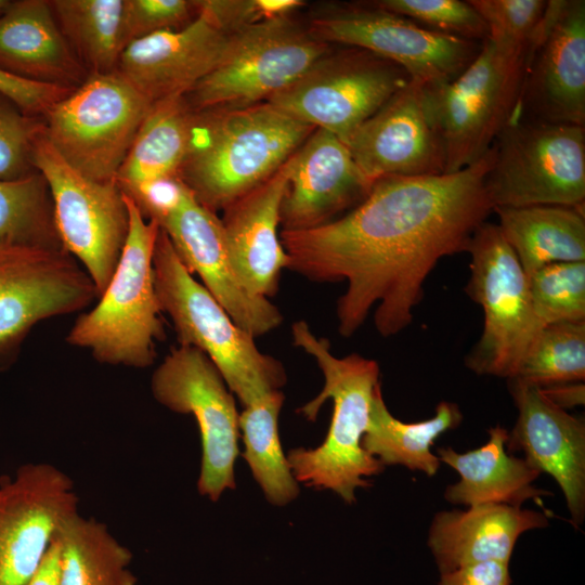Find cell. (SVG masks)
I'll use <instances>...</instances> for the list:
<instances>
[{
    "label": "cell",
    "mask_w": 585,
    "mask_h": 585,
    "mask_svg": "<svg viewBox=\"0 0 585 585\" xmlns=\"http://www.w3.org/2000/svg\"><path fill=\"white\" fill-rule=\"evenodd\" d=\"M494 156L492 145L456 172L382 178L347 214L312 229L282 230L287 269L315 282H347L336 306L341 336H352L373 306L382 337L411 324L438 261L466 251L493 211L485 178Z\"/></svg>",
    "instance_id": "cell-1"
},
{
    "label": "cell",
    "mask_w": 585,
    "mask_h": 585,
    "mask_svg": "<svg viewBox=\"0 0 585 585\" xmlns=\"http://www.w3.org/2000/svg\"><path fill=\"white\" fill-rule=\"evenodd\" d=\"M315 130L269 102L196 110L180 178L211 211L270 178Z\"/></svg>",
    "instance_id": "cell-2"
},
{
    "label": "cell",
    "mask_w": 585,
    "mask_h": 585,
    "mask_svg": "<svg viewBox=\"0 0 585 585\" xmlns=\"http://www.w3.org/2000/svg\"><path fill=\"white\" fill-rule=\"evenodd\" d=\"M291 336L295 346L313 356L324 376L322 391L298 412L313 421L322 405L332 400L333 415L324 442L315 448L290 450L287 461L297 482L329 489L352 504L356 489L372 485L365 478L386 467L362 447L373 395L380 384L379 366L358 353L333 355L330 342L315 336L304 321L292 324Z\"/></svg>",
    "instance_id": "cell-3"
},
{
    "label": "cell",
    "mask_w": 585,
    "mask_h": 585,
    "mask_svg": "<svg viewBox=\"0 0 585 585\" xmlns=\"http://www.w3.org/2000/svg\"><path fill=\"white\" fill-rule=\"evenodd\" d=\"M153 270L160 310L171 318L179 346L205 353L244 407L285 385L282 363L262 353L255 337L240 328L195 280L161 229Z\"/></svg>",
    "instance_id": "cell-4"
},
{
    "label": "cell",
    "mask_w": 585,
    "mask_h": 585,
    "mask_svg": "<svg viewBox=\"0 0 585 585\" xmlns=\"http://www.w3.org/2000/svg\"><path fill=\"white\" fill-rule=\"evenodd\" d=\"M123 196L129 232L120 259L98 303L76 320L66 341L88 350L99 363L145 368L166 335L153 270L160 227Z\"/></svg>",
    "instance_id": "cell-5"
},
{
    "label": "cell",
    "mask_w": 585,
    "mask_h": 585,
    "mask_svg": "<svg viewBox=\"0 0 585 585\" xmlns=\"http://www.w3.org/2000/svg\"><path fill=\"white\" fill-rule=\"evenodd\" d=\"M525 61L526 50H502L486 39L456 79L422 84V105L445 153L444 173L474 164L492 147L517 107Z\"/></svg>",
    "instance_id": "cell-6"
},
{
    "label": "cell",
    "mask_w": 585,
    "mask_h": 585,
    "mask_svg": "<svg viewBox=\"0 0 585 585\" xmlns=\"http://www.w3.org/2000/svg\"><path fill=\"white\" fill-rule=\"evenodd\" d=\"M493 146L494 161L485 178L493 208H584L585 127L512 114Z\"/></svg>",
    "instance_id": "cell-7"
},
{
    "label": "cell",
    "mask_w": 585,
    "mask_h": 585,
    "mask_svg": "<svg viewBox=\"0 0 585 585\" xmlns=\"http://www.w3.org/2000/svg\"><path fill=\"white\" fill-rule=\"evenodd\" d=\"M466 292L483 310V332L465 358L478 375L511 379L543 328L530 294L529 277L497 224L484 221L473 232Z\"/></svg>",
    "instance_id": "cell-8"
},
{
    "label": "cell",
    "mask_w": 585,
    "mask_h": 585,
    "mask_svg": "<svg viewBox=\"0 0 585 585\" xmlns=\"http://www.w3.org/2000/svg\"><path fill=\"white\" fill-rule=\"evenodd\" d=\"M329 51L291 15L265 20L230 34L218 65L185 98L195 110L268 102Z\"/></svg>",
    "instance_id": "cell-9"
},
{
    "label": "cell",
    "mask_w": 585,
    "mask_h": 585,
    "mask_svg": "<svg viewBox=\"0 0 585 585\" xmlns=\"http://www.w3.org/2000/svg\"><path fill=\"white\" fill-rule=\"evenodd\" d=\"M152 105L117 70L89 74L42 117L44 136L84 177L114 181Z\"/></svg>",
    "instance_id": "cell-10"
},
{
    "label": "cell",
    "mask_w": 585,
    "mask_h": 585,
    "mask_svg": "<svg viewBox=\"0 0 585 585\" xmlns=\"http://www.w3.org/2000/svg\"><path fill=\"white\" fill-rule=\"evenodd\" d=\"M34 168L50 190L54 223L63 248L93 281L99 296L120 259L128 232L129 212L116 180H91L69 166L44 136L37 139Z\"/></svg>",
    "instance_id": "cell-11"
},
{
    "label": "cell",
    "mask_w": 585,
    "mask_h": 585,
    "mask_svg": "<svg viewBox=\"0 0 585 585\" xmlns=\"http://www.w3.org/2000/svg\"><path fill=\"white\" fill-rule=\"evenodd\" d=\"M309 30L328 44L354 47L389 60L422 84L456 79L483 43L428 29L372 1L326 4L312 16Z\"/></svg>",
    "instance_id": "cell-12"
},
{
    "label": "cell",
    "mask_w": 585,
    "mask_h": 585,
    "mask_svg": "<svg viewBox=\"0 0 585 585\" xmlns=\"http://www.w3.org/2000/svg\"><path fill=\"white\" fill-rule=\"evenodd\" d=\"M268 102L289 116L324 129L347 143L411 76L400 65L369 51L342 46Z\"/></svg>",
    "instance_id": "cell-13"
},
{
    "label": "cell",
    "mask_w": 585,
    "mask_h": 585,
    "mask_svg": "<svg viewBox=\"0 0 585 585\" xmlns=\"http://www.w3.org/2000/svg\"><path fill=\"white\" fill-rule=\"evenodd\" d=\"M151 391L168 410L194 416L202 441L197 490L217 502L235 487L239 438V414L223 377L200 350L178 346L154 370Z\"/></svg>",
    "instance_id": "cell-14"
},
{
    "label": "cell",
    "mask_w": 585,
    "mask_h": 585,
    "mask_svg": "<svg viewBox=\"0 0 585 585\" xmlns=\"http://www.w3.org/2000/svg\"><path fill=\"white\" fill-rule=\"evenodd\" d=\"M98 289L64 249L0 250V372L16 361L39 322L87 308Z\"/></svg>",
    "instance_id": "cell-15"
},
{
    "label": "cell",
    "mask_w": 585,
    "mask_h": 585,
    "mask_svg": "<svg viewBox=\"0 0 585 585\" xmlns=\"http://www.w3.org/2000/svg\"><path fill=\"white\" fill-rule=\"evenodd\" d=\"M514 114L585 127V1L548 0L526 49Z\"/></svg>",
    "instance_id": "cell-16"
},
{
    "label": "cell",
    "mask_w": 585,
    "mask_h": 585,
    "mask_svg": "<svg viewBox=\"0 0 585 585\" xmlns=\"http://www.w3.org/2000/svg\"><path fill=\"white\" fill-rule=\"evenodd\" d=\"M78 502L73 480L49 463L0 478V585L27 583Z\"/></svg>",
    "instance_id": "cell-17"
},
{
    "label": "cell",
    "mask_w": 585,
    "mask_h": 585,
    "mask_svg": "<svg viewBox=\"0 0 585 585\" xmlns=\"http://www.w3.org/2000/svg\"><path fill=\"white\" fill-rule=\"evenodd\" d=\"M176 252L231 318L252 337L275 329L283 315L268 298L251 295L232 262L222 221L193 193L161 226Z\"/></svg>",
    "instance_id": "cell-18"
},
{
    "label": "cell",
    "mask_w": 585,
    "mask_h": 585,
    "mask_svg": "<svg viewBox=\"0 0 585 585\" xmlns=\"http://www.w3.org/2000/svg\"><path fill=\"white\" fill-rule=\"evenodd\" d=\"M419 81L395 92L349 138L347 146L369 183L387 177L445 172L442 142L430 125Z\"/></svg>",
    "instance_id": "cell-19"
},
{
    "label": "cell",
    "mask_w": 585,
    "mask_h": 585,
    "mask_svg": "<svg viewBox=\"0 0 585 585\" xmlns=\"http://www.w3.org/2000/svg\"><path fill=\"white\" fill-rule=\"evenodd\" d=\"M518 417L506 446L522 451L524 459L549 474L561 489L573 524L585 517V424L550 402L542 389L518 378L508 379Z\"/></svg>",
    "instance_id": "cell-20"
},
{
    "label": "cell",
    "mask_w": 585,
    "mask_h": 585,
    "mask_svg": "<svg viewBox=\"0 0 585 585\" xmlns=\"http://www.w3.org/2000/svg\"><path fill=\"white\" fill-rule=\"evenodd\" d=\"M289 161L288 186L281 208L285 231L327 223L362 203L373 187L347 144L324 129L316 128Z\"/></svg>",
    "instance_id": "cell-21"
},
{
    "label": "cell",
    "mask_w": 585,
    "mask_h": 585,
    "mask_svg": "<svg viewBox=\"0 0 585 585\" xmlns=\"http://www.w3.org/2000/svg\"><path fill=\"white\" fill-rule=\"evenodd\" d=\"M130 42L117 72L148 101L187 94L220 62L230 34L207 15Z\"/></svg>",
    "instance_id": "cell-22"
},
{
    "label": "cell",
    "mask_w": 585,
    "mask_h": 585,
    "mask_svg": "<svg viewBox=\"0 0 585 585\" xmlns=\"http://www.w3.org/2000/svg\"><path fill=\"white\" fill-rule=\"evenodd\" d=\"M290 157L264 182L231 204L221 220L235 270L257 297L275 295L281 272L288 264L278 225Z\"/></svg>",
    "instance_id": "cell-23"
},
{
    "label": "cell",
    "mask_w": 585,
    "mask_h": 585,
    "mask_svg": "<svg viewBox=\"0 0 585 585\" xmlns=\"http://www.w3.org/2000/svg\"><path fill=\"white\" fill-rule=\"evenodd\" d=\"M548 525L540 511L481 504L434 515L427 544L440 573L485 561L510 562L519 537Z\"/></svg>",
    "instance_id": "cell-24"
},
{
    "label": "cell",
    "mask_w": 585,
    "mask_h": 585,
    "mask_svg": "<svg viewBox=\"0 0 585 585\" xmlns=\"http://www.w3.org/2000/svg\"><path fill=\"white\" fill-rule=\"evenodd\" d=\"M0 69L70 90L89 76L47 0L11 1L0 15Z\"/></svg>",
    "instance_id": "cell-25"
},
{
    "label": "cell",
    "mask_w": 585,
    "mask_h": 585,
    "mask_svg": "<svg viewBox=\"0 0 585 585\" xmlns=\"http://www.w3.org/2000/svg\"><path fill=\"white\" fill-rule=\"evenodd\" d=\"M508 431L499 425L489 430L482 446L458 453L452 447H439V460L459 474V480L446 487L444 498L454 505L474 506L504 504L521 507L550 492L535 487L541 472L524 458L508 454Z\"/></svg>",
    "instance_id": "cell-26"
},
{
    "label": "cell",
    "mask_w": 585,
    "mask_h": 585,
    "mask_svg": "<svg viewBox=\"0 0 585 585\" xmlns=\"http://www.w3.org/2000/svg\"><path fill=\"white\" fill-rule=\"evenodd\" d=\"M493 211L528 277L547 264L585 261L584 208L536 205Z\"/></svg>",
    "instance_id": "cell-27"
},
{
    "label": "cell",
    "mask_w": 585,
    "mask_h": 585,
    "mask_svg": "<svg viewBox=\"0 0 585 585\" xmlns=\"http://www.w3.org/2000/svg\"><path fill=\"white\" fill-rule=\"evenodd\" d=\"M196 110L185 95L153 103L117 173L119 186L180 177L190 150Z\"/></svg>",
    "instance_id": "cell-28"
},
{
    "label": "cell",
    "mask_w": 585,
    "mask_h": 585,
    "mask_svg": "<svg viewBox=\"0 0 585 585\" xmlns=\"http://www.w3.org/2000/svg\"><path fill=\"white\" fill-rule=\"evenodd\" d=\"M461 420L458 405L443 401L437 405L433 417L417 422H403L389 412L379 384L373 395L362 447L385 466L401 465L433 477L441 461L431 452V446L439 435L455 429Z\"/></svg>",
    "instance_id": "cell-29"
},
{
    "label": "cell",
    "mask_w": 585,
    "mask_h": 585,
    "mask_svg": "<svg viewBox=\"0 0 585 585\" xmlns=\"http://www.w3.org/2000/svg\"><path fill=\"white\" fill-rule=\"evenodd\" d=\"M62 585H138L132 552L103 522L70 515L60 526Z\"/></svg>",
    "instance_id": "cell-30"
},
{
    "label": "cell",
    "mask_w": 585,
    "mask_h": 585,
    "mask_svg": "<svg viewBox=\"0 0 585 585\" xmlns=\"http://www.w3.org/2000/svg\"><path fill=\"white\" fill-rule=\"evenodd\" d=\"M62 34L89 74L116 72L127 47L125 0H51Z\"/></svg>",
    "instance_id": "cell-31"
},
{
    "label": "cell",
    "mask_w": 585,
    "mask_h": 585,
    "mask_svg": "<svg viewBox=\"0 0 585 585\" xmlns=\"http://www.w3.org/2000/svg\"><path fill=\"white\" fill-rule=\"evenodd\" d=\"M284 399L280 390L271 391L244 407L239 414V430L245 445L242 456L266 499L276 506L288 504L299 494L298 482L278 435V415Z\"/></svg>",
    "instance_id": "cell-32"
},
{
    "label": "cell",
    "mask_w": 585,
    "mask_h": 585,
    "mask_svg": "<svg viewBox=\"0 0 585 585\" xmlns=\"http://www.w3.org/2000/svg\"><path fill=\"white\" fill-rule=\"evenodd\" d=\"M11 248L64 249L50 190L39 171L0 180V250Z\"/></svg>",
    "instance_id": "cell-33"
},
{
    "label": "cell",
    "mask_w": 585,
    "mask_h": 585,
    "mask_svg": "<svg viewBox=\"0 0 585 585\" xmlns=\"http://www.w3.org/2000/svg\"><path fill=\"white\" fill-rule=\"evenodd\" d=\"M514 378L541 388L584 381L585 321L544 326Z\"/></svg>",
    "instance_id": "cell-34"
},
{
    "label": "cell",
    "mask_w": 585,
    "mask_h": 585,
    "mask_svg": "<svg viewBox=\"0 0 585 585\" xmlns=\"http://www.w3.org/2000/svg\"><path fill=\"white\" fill-rule=\"evenodd\" d=\"M529 287L543 327L585 321V261L547 264L529 276Z\"/></svg>",
    "instance_id": "cell-35"
},
{
    "label": "cell",
    "mask_w": 585,
    "mask_h": 585,
    "mask_svg": "<svg viewBox=\"0 0 585 585\" xmlns=\"http://www.w3.org/2000/svg\"><path fill=\"white\" fill-rule=\"evenodd\" d=\"M372 2L440 34L481 43L489 38L484 20L469 0H376Z\"/></svg>",
    "instance_id": "cell-36"
},
{
    "label": "cell",
    "mask_w": 585,
    "mask_h": 585,
    "mask_svg": "<svg viewBox=\"0 0 585 585\" xmlns=\"http://www.w3.org/2000/svg\"><path fill=\"white\" fill-rule=\"evenodd\" d=\"M548 0H469L489 29V40L499 49L524 51L547 8Z\"/></svg>",
    "instance_id": "cell-37"
},
{
    "label": "cell",
    "mask_w": 585,
    "mask_h": 585,
    "mask_svg": "<svg viewBox=\"0 0 585 585\" xmlns=\"http://www.w3.org/2000/svg\"><path fill=\"white\" fill-rule=\"evenodd\" d=\"M43 131L41 117L25 114L0 94V180H16L37 171L32 153Z\"/></svg>",
    "instance_id": "cell-38"
},
{
    "label": "cell",
    "mask_w": 585,
    "mask_h": 585,
    "mask_svg": "<svg viewBox=\"0 0 585 585\" xmlns=\"http://www.w3.org/2000/svg\"><path fill=\"white\" fill-rule=\"evenodd\" d=\"M193 3L196 13L207 15L227 34L265 20L291 15L304 4L300 0H198Z\"/></svg>",
    "instance_id": "cell-39"
},
{
    "label": "cell",
    "mask_w": 585,
    "mask_h": 585,
    "mask_svg": "<svg viewBox=\"0 0 585 585\" xmlns=\"http://www.w3.org/2000/svg\"><path fill=\"white\" fill-rule=\"evenodd\" d=\"M196 12L186 0H125L123 28L127 46L150 35L171 30Z\"/></svg>",
    "instance_id": "cell-40"
},
{
    "label": "cell",
    "mask_w": 585,
    "mask_h": 585,
    "mask_svg": "<svg viewBox=\"0 0 585 585\" xmlns=\"http://www.w3.org/2000/svg\"><path fill=\"white\" fill-rule=\"evenodd\" d=\"M121 191L145 219L156 222L159 227L192 194L180 177L154 179L122 187Z\"/></svg>",
    "instance_id": "cell-41"
},
{
    "label": "cell",
    "mask_w": 585,
    "mask_h": 585,
    "mask_svg": "<svg viewBox=\"0 0 585 585\" xmlns=\"http://www.w3.org/2000/svg\"><path fill=\"white\" fill-rule=\"evenodd\" d=\"M70 91L73 90L22 79L0 69V94L30 116L42 118Z\"/></svg>",
    "instance_id": "cell-42"
},
{
    "label": "cell",
    "mask_w": 585,
    "mask_h": 585,
    "mask_svg": "<svg viewBox=\"0 0 585 585\" xmlns=\"http://www.w3.org/2000/svg\"><path fill=\"white\" fill-rule=\"evenodd\" d=\"M438 585H512L509 563L485 561L440 573Z\"/></svg>",
    "instance_id": "cell-43"
},
{
    "label": "cell",
    "mask_w": 585,
    "mask_h": 585,
    "mask_svg": "<svg viewBox=\"0 0 585 585\" xmlns=\"http://www.w3.org/2000/svg\"><path fill=\"white\" fill-rule=\"evenodd\" d=\"M25 585H62L61 547L56 535Z\"/></svg>",
    "instance_id": "cell-44"
},
{
    "label": "cell",
    "mask_w": 585,
    "mask_h": 585,
    "mask_svg": "<svg viewBox=\"0 0 585 585\" xmlns=\"http://www.w3.org/2000/svg\"><path fill=\"white\" fill-rule=\"evenodd\" d=\"M541 389L550 402L563 410L584 404L585 388L581 382L555 385Z\"/></svg>",
    "instance_id": "cell-45"
},
{
    "label": "cell",
    "mask_w": 585,
    "mask_h": 585,
    "mask_svg": "<svg viewBox=\"0 0 585 585\" xmlns=\"http://www.w3.org/2000/svg\"><path fill=\"white\" fill-rule=\"evenodd\" d=\"M10 2V0H0V15L5 11Z\"/></svg>",
    "instance_id": "cell-46"
}]
</instances>
